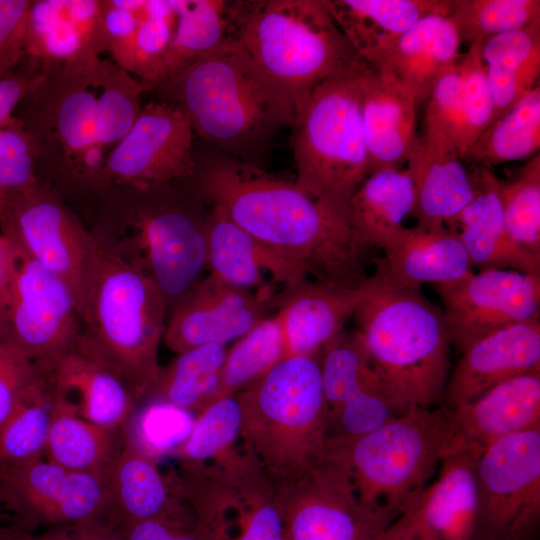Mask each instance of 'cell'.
<instances>
[{
  "label": "cell",
  "instance_id": "cell-49",
  "mask_svg": "<svg viewBox=\"0 0 540 540\" xmlns=\"http://www.w3.org/2000/svg\"><path fill=\"white\" fill-rule=\"evenodd\" d=\"M506 227L523 248L540 257V155L530 158L511 182H501Z\"/></svg>",
  "mask_w": 540,
  "mask_h": 540
},
{
  "label": "cell",
  "instance_id": "cell-62",
  "mask_svg": "<svg viewBox=\"0 0 540 540\" xmlns=\"http://www.w3.org/2000/svg\"><path fill=\"white\" fill-rule=\"evenodd\" d=\"M538 540V539H537Z\"/></svg>",
  "mask_w": 540,
  "mask_h": 540
},
{
  "label": "cell",
  "instance_id": "cell-6",
  "mask_svg": "<svg viewBox=\"0 0 540 540\" xmlns=\"http://www.w3.org/2000/svg\"><path fill=\"white\" fill-rule=\"evenodd\" d=\"M236 398L241 446L274 487L324 456L330 439L320 354L284 357Z\"/></svg>",
  "mask_w": 540,
  "mask_h": 540
},
{
  "label": "cell",
  "instance_id": "cell-40",
  "mask_svg": "<svg viewBox=\"0 0 540 540\" xmlns=\"http://www.w3.org/2000/svg\"><path fill=\"white\" fill-rule=\"evenodd\" d=\"M540 149V85L492 122L470 146L463 161L493 165L532 158Z\"/></svg>",
  "mask_w": 540,
  "mask_h": 540
},
{
  "label": "cell",
  "instance_id": "cell-41",
  "mask_svg": "<svg viewBox=\"0 0 540 540\" xmlns=\"http://www.w3.org/2000/svg\"><path fill=\"white\" fill-rule=\"evenodd\" d=\"M227 353L211 343L177 354L161 367L144 400H157L197 414L214 389Z\"/></svg>",
  "mask_w": 540,
  "mask_h": 540
},
{
  "label": "cell",
  "instance_id": "cell-12",
  "mask_svg": "<svg viewBox=\"0 0 540 540\" xmlns=\"http://www.w3.org/2000/svg\"><path fill=\"white\" fill-rule=\"evenodd\" d=\"M7 241L8 261L0 286V342L46 373L80 335L79 307L58 277Z\"/></svg>",
  "mask_w": 540,
  "mask_h": 540
},
{
  "label": "cell",
  "instance_id": "cell-13",
  "mask_svg": "<svg viewBox=\"0 0 540 540\" xmlns=\"http://www.w3.org/2000/svg\"><path fill=\"white\" fill-rule=\"evenodd\" d=\"M275 490L287 540H376L397 518L361 502L333 440L316 464Z\"/></svg>",
  "mask_w": 540,
  "mask_h": 540
},
{
  "label": "cell",
  "instance_id": "cell-45",
  "mask_svg": "<svg viewBox=\"0 0 540 540\" xmlns=\"http://www.w3.org/2000/svg\"><path fill=\"white\" fill-rule=\"evenodd\" d=\"M140 81L114 61L101 59L96 73V133L110 150L130 131L141 112Z\"/></svg>",
  "mask_w": 540,
  "mask_h": 540
},
{
  "label": "cell",
  "instance_id": "cell-27",
  "mask_svg": "<svg viewBox=\"0 0 540 540\" xmlns=\"http://www.w3.org/2000/svg\"><path fill=\"white\" fill-rule=\"evenodd\" d=\"M372 277L382 285L420 288L451 282L473 272L458 235L446 226L402 227L382 248Z\"/></svg>",
  "mask_w": 540,
  "mask_h": 540
},
{
  "label": "cell",
  "instance_id": "cell-61",
  "mask_svg": "<svg viewBox=\"0 0 540 540\" xmlns=\"http://www.w3.org/2000/svg\"><path fill=\"white\" fill-rule=\"evenodd\" d=\"M2 505V494H1V487H0V507Z\"/></svg>",
  "mask_w": 540,
  "mask_h": 540
},
{
  "label": "cell",
  "instance_id": "cell-18",
  "mask_svg": "<svg viewBox=\"0 0 540 540\" xmlns=\"http://www.w3.org/2000/svg\"><path fill=\"white\" fill-rule=\"evenodd\" d=\"M193 138L177 108L161 101L144 104L130 131L107 156L109 182L142 188L187 180L196 167Z\"/></svg>",
  "mask_w": 540,
  "mask_h": 540
},
{
  "label": "cell",
  "instance_id": "cell-9",
  "mask_svg": "<svg viewBox=\"0 0 540 540\" xmlns=\"http://www.w3.org/2000/svg\"><path fill=\"white\" fill-rule=\"evenodd\" d=\"M359 60L317 86L292 124L294 181L314 199L348 217L351 196L370 174L360 103Z\"/></svg>",
  "mask_w": 540,
  "mask_h": 540
},
{
  "label": "cell",
  "instance_id": "cell-26",
  "mask_svg": "<svg viewBox=\"0 0 540 540\" xmlns=\"http://www.w3.org/2000/svg\"><path fill=\"white\" fill-rule=\"evenodd\" d=\"M371 277L355 287L305 280L286 289L278 305L285 357L320 354L344 331L357 305L373 289Z\"/></svg>",
  "mask_w": 540,
  "mask_h": 540
},
{
  "label": "cell",
  "instance_id": "cell-34",
  "mask_svg": "<svg viewBox=\"0 0 540 540\" xmlns=\"http://www.w3.org/2000/svg\"><path fill=\"white\" fill-rule=\"evenodd\" d=\"M462 161L451 147L420 137L406 167L418 226H447L471 201L473 182Z\"/></svg>",
  "mask_w": 540,
  "mask_h": 540
},
{
  "label": "cell",
  "instance_id": "cell-52",
  "mask_svg": "<svg viewBox=\"0 0 540 540\" xmlns=\"http://www.w3.org/2000/svg\"><path fill=\"white\" fill-rule=\"evenodd\" d=\"M32 0H0V78L25 57L24 36Z\"/></svg>",
  "mask_w": 540,
  "mask_h": 540
},
{
  "label": "cell",
  "instance_id": "cell-4",
  "mask_svg": "<svg viewBox=\"0 0 540 540\" xmlns=\"http://www.w3.org/2000/svg\"><path fill=\"white\" fill-rule=\"evenodd\" d=\"M101 58L41 63L40 74L13 115L31 137L37 177L63 194L89 196L99 205L113 188L109 151L96 133V73Z\"/></svg>",
  "mask_w": 540,
  "mask_h": 540
},
{
  "label": "cell",
  "instance_id": "cell-60",
  "mask_svg": "<svg viewBox=\"0 0 540 540\" xmlns=\"http://www.w3.org/2000/svg\"><path fill=\"white\" fill-rule=\"evenodd\" d=\"M6 199H4L3 197H0V213L2 211V208H3V205H4V202H5Z\"/></svg>",
  "mask_w": 540,
  "mask_h": 540
},
{
  "label": "cell",
  "instance_id": "cell-50",
  "mask_svg": "<svg viewBox=\"0 0 540 540\" xmlns=\"http://www.w3.org/2000/svg\"><path fill=\"white\" fill-rule=\"evenodd\" d=\"M39 181L31 137L23 123L12 115L0 127V197L6 199Z\"/></svg>",
  "mask_w": 540,
  "mask_h": 540
},
{
  "label": "cell",
  "instance_id": "cell-36",
  "mask_svg": "<svg viewBox=\"0 0 540 540\" xmlns=\"http://www.w3.org/2000/svg\"><path fill=\"white\" fill-rule=\"evenodd\" d=\"M414 200L407 169L386 168L369 174L348 204L350 230L359 253L382 249L403 227L404 219L412 213Z\"/></svg>",
  "mask_w": 540,
  "mask_h": 540
},
{
  "label": "cell",
  "instance_id": "cell-5",
  "mask_svg": "<svg viewBox=\"0 0 540 540\" xmlns=\"http://www.w3.org/2000/svg\"><path fill=\"white\" fill-rule=\"evenodd\" d=\"M374 281L357 305L354 333L391 397L405 410L443 403L451 339L442 309L420 288Z\"/></svg>",
  "mask_w": 540,
  "mask_h": 540
},
{
  "label": "cell",
  "instance_id": "cell-51",
  "mask_svg": "<svg viewBox=\"0 0 540 540\" xmlns=\"http://www.w3.org/2000/svg\"><path fill=\"white\" fill-rule=\"evenodd\" d=\"M148 0H100L99 34L103 52L128 39L147 14Z\"/></svg>",
  "mask_w": 540,
  "mask_h": 540
},
{
  "label": "cell",
  "instance_id": "cell-10",
  "mask_svg": "<svg viewBox=\"0 0 540 540\" xmlns=\"http://www.w3.org/2000/svg\"><path fill=\"white\" fill-rule=\"evenodd\" d=\"M450 440L448 408L441 405L411 407L370 432L333 441L361 502L398 517L429 484Z\"/></svg>",
  "mask_w": 540,
  "mask_h": 540
},
{
  "label": "cell",
  "instance_id": "cell-39",
  "mask_svg": "<svg viewBox=\"0 0 540 540\" xmlns=\"http://www.w3.org/2000/svg\"><path fill=\"white\" fill-rule=\"evenodd\" d=\"M124 445L123 432L89 423L53 402L44 458L66 469L106 476Z\"/></svg>",
  "mask_w": 540,
  "mask_h": 540
},
{
  "label": "cell",
  "instance_id": "cell-57",
  "mask_svg": "<svg viewBox=\"0 0 540 540\" xmlns=\"http://www.w3.org/2000/svg\"><path fill=\"white\" fill-rule=\"evenodd\" d=\"M414 502L376 540H417L418 533L413 509Z\"/></svg>",
  "mask_w": 540,
  "mask_h": 540
},
{
  "label": "cell",
  "instance_id": "cell-8",
  "mask_svg": "<svg viewBox=\"0 0 540 540\" xmlns=\"http://www.w3.org/2000/svg\"><path fill=\"white\" fill-rule=\"evenodd\" d=\"M235 40L295 101L361 60L324 0L240 1Z\"/></svg>",
  "mask_w": 540,
  "mask_h": 540
},
{
  "label": "cell",
  "instance_id": "cell-23",
  "mask_svg": "<svg viewBox=\"0 0 540 540\" xmlns=\"http://www.w3.org/2000/svg\"><path fill=\"white\" fill-rule=\"evenodd\" d=\"M483 449L450 440L437 478L414 502L418 540H473L477 518L476 466Z\"/></svg>",
  "mask_w": 540,
  "mask_h": 540
},
{
  "label": "cell",
  "instance_id": "cell-44",
  "mask_svg": "<svg viewBox=\"0 0 540 540\" xmlns=\"http://www.w3.org/2000/svg\"><path fill=\"white\" fill-rule=\"evenodd\" d=\"M240 423L236 396L216 400L196 414L187 439L171 456L182 470H195L222 461L242 448Z\"/></svg>",
  "mask_w": 540,
  "mask_h": 540
},
{
  "label": "cell",
  "instance_id": "cell-3",
  "mask_svg": "<svg viewBox=\"0 0 540 540\" xmlns=\"http://www.w3.org/2000/svg\"><path fill=\"white\" fill-rule=\"evenodd\" d=\"M94 234L157 286L168 314L207 268L210 207L183 184L113 187Z\"/></svg>",
  "mask_w": 540,
  "mask_h": 540
},
{
  "label": "cell",
  "instance_id": "cell-55",
  "mask_svg": "<svg viewBox=\"0 0 540 540\" xmlns=\"http://www.w3.org/2000/svg\"><path fill=\"white\" fill-rule=\"evenodd\" d=\"M42 375L43 372L25 357L0 370V430L27 388Z\"/></svg>",
  "mask_w": 540,
  "mask_h": 540
},
{
  "label": "cell",
  "instance_id": "cell-43",
  "mask_svg": "<svg viewBox=\"0 0 540 540\" xmlns=\"http://www.w3.org/2000/svg\"><path fill=\"white\" fill-rule=\"evenodd\" d=\"M53 414V397L45 374L24 392L0 430V470L44 458Z\"/></svg>",
  "mask_w": 540,
  "mask_h": 540
},
{
  "label": "cell",
  "instance_id": "cell-24",
  "mask_svg": "<svg viewBox=\"0 0 540 540\" xmlns=\"http://www.w3.org/2000/svg\"><path fill=\"white\" fill-rule=\"evenodd\" d=\"M449 375L443 404L455 408L513 377L540 371V319L507 326L472 343Z\"/></svg>",
  "mask_w": 540,
  "mask_h": 540
},
{
  "label": "cell",
  "instance_id": "cell-59",
  "mask_svg": "<svg viewBox=\"0 0 540 540\" xmlns=\"http://www.w3.org/2000/svg\"><path fill=\"white\" fill-rule=\"evenodd\" d=\"M0 540H17L14 527L9 529L0 528Z\"/></svg>",
  "mask_w": 540,
  "mask_h": 540
},
{
  "label": "cell",
  "instance_id": "cell-16",
  "mask_svg": "<svg viewBox=\"0 0 540 540\" xmlns=\"http://www.w3.org/2000/svg\"><path fill=\"white\" fill-rule=\"evenodd\" d=\"M107 477L66 469L45 458L0 470L2 504L16 528L33 532L79 522L112 520Z\"/></svg>",
  "mask_w": 540,
  "mask_h": 540
},
{
  "label": "cell",
  "instance_id": "cell-37",
  "mask_svg": "<svg viewBox=\"0 0 540 540\" xmlns=\"http://www.w3.org/2000/svg\"><path fill=\"white\" fill-rule=\"evenodd\" d=\"M177 23L169 48L153 78L150 92L199 57L235 40L239 1L171 0Z\"/></svg>",
  "mask_w": 540,
  "mask_h": 540
},
{
  "label": "cell",
  "instance_id": "cell-54",
  "mask_svg": "<svg viewBox=\"0 0 540 540\" xmlns=\"http://www.w3.org/2000/svg\"><path fill=\"white\" fill-rule=\"evenodd\" d=\"M14 529L17 540H124L119 525L107 519L49 527L37 534Z\"/></svg>",
  "mask_w": 540,
  "mask_h": 540
},
{
  "label": "cell",
  "instance_id": "cell-7",
  "mask_svg": "<svg viewBox=\"0 0 540 540\" xmlns=\"http://www.w3.org/2000/svg\"><path fill=\"white\" fill-rule=\"evenodd\" d=\"M93 233V231H92ZM81 333L144 399L161 366L167 308L154 282L93 233Z\"/></svg>",
  "mask_w": 540,
  "mask_h": 540
},
{
  "label": "cell",
  "instance_id": "cell-32",
  "mask_svg": "<svg viewBox=\"0 0 540 540\" xmlns=\"http://www.w3.org/2000/svg\"><path fill=\"white\" fill-rule=\"evenodd\" d=\"M100 0H32L24 36L25 56L68 63L103 53Z\"/></svg>",
  "mask_w": 540,
  "mask_h": 540
},
{
  "label": "cell",
  "instance_id": "cell-47",
  "mask_svg": "<svg viewBox=\"0 0 540 540\" xmlns=\"http://www.w3.org/2000/svg\"><path fill=\"white\" fill-rule=\"evenodd\" d=\"M192 414L166 402L144 400L123 429L124 442L154 461L171 456L187 439Z\"/></svg>",
  "mask_w": 540,
  "mask_h": 540
},
{
  "label": "cell",
  "instance_id": "cell-1",
  "mask_svg": "<svg viewBox=\"0 0 540 540\" xmlns=\"http://www.w3.org/2000/svg\"><path fill=\"white\" fill-rule=\"evenodd\" d=\"M209 207L299 266L314 281L363 284L362 255L349 219L284 180L231 157L200 164L181 182Z\"/></svg>",
  "mask_w": 540,
  "mask_h": 540
},
{
  "label": "cell",
  "instance_id": "cell-2",
  "mask_svg": "<svg viewBox=\"0 0 540 540\" xmlns=\"http://www.w3.org/2000/svg\"><path fill=\"white\" fill-rule=\"evenodd\" d=\"M150 92L181 111L194 134L228 157L256 166L296 114L294 99L236 40L192 61Z\"/></svg>",
  "mask_w": 540,
  "mask_h": 540
},
{
  "label": "cell",
  "instance_id": "cell-48",
  "mask_svg": "<svg viewBox=\"0 0 540 540\" xmlns=\"http://www.w3.org/2000/svg\"><path fill=\"white\" fill-rule=\"evenodd\" d=\"M449 18L470 44L540 21L539 0H451Z\"/></svg>",
  "mask_w": 540,
  "mask_h": 540
},
{
  "label": "cell",
  "instance_id": "cell-38",
  "mask_svg": "<svg viewBox=\"0 0 540 540\" xmlns=\"http://www.w3.org/2000/svg\"><path fill=\"white\" fill-rule=\"evenodd\" d=\"M481 56L492 102L490 125L539 84L540 21L485 40Z\"/></svg>",
  "mask_w": 540,
  "mask_h": 540
},
{
  "label": "cell",
  "instance_id": "cell-56",
  "mask_svg": "<svg viewBox=\"0 0 540 540\" xmlns=\"http://www.w3.org/2000/svg\"><path fill=\"white\" fill-rule=\"evenodd\" d=\"M0 78V127L13 115L19 102L29 93L40 74V64L27 57ZM21 63V62H20Z\"/></svg>",
  "mask_w": 540,
  "mask_h": 540
},
{
  "label": "cell",
  "instance_id": "cell-15",
  "mask_svg": "<svg viewBox=\"0 0 540 540\" xmlns=\"http://www.w3.org/2000/svg\"><path fill=\"white\" fill-rule=\"evenodd\" d=\"M0 229V235L70 289L80 314L95 237L64 198L39 181L34 187L6 198L0 213Z\"/></svg>",
  "mask_w": 540,
  "mask_h": 540
},
{
  "label": "cell",
  "instance_id": "cell-58",
  "mask_svg": "<svg viewBox=\"0 0 540 540\" xmlns=\"http://www.w3.org/2000/svg\"><path fill=\"white\" fill-rule=\"evenodd\" d=\"M8 254H9V243L5 237L0 235V286L5 276L7 261H8Z\"/></svg>",
  "mask_w": 540,
  "mask_h": 540
},
{
  "label": "cell",
  "instance_id": "cell-29",
  "mask_svg": "<svg viewBox=\"0 0 540 540\" xmlns=\"http://www.w3.org/2000/svg\"><path fill=\"white\" fill-rule=\"evenodd\" d=\"M360 103L370 174L386 168L401 169L420 139L416 100L366 63L360 76Z\"/></svg>",
  "mask_w": 540,
  "mask_h": 540
},
{
  "label": "cell",
  "instance_id": "cell-21",
  "mask_svg": "<svg viewBox=\"0 0 540 540\" xmlns=\"http://www.w3.org/2000/svg\"><path fill=\"white\" fill-rule=\"evenodd\" d=\"M44 374L55 405L112 431L123 432L140 404L120 372L82 333Z\"/></svg>",
  "mask_w": 540,
  "mask_h": 540
},
{
  "label": "cell",
  "instance_id": "cell-31",
  "mask_svg": "<svg viewBox=\"0 0 540 540\" xmlns=\"http://www.w3.org/2000/svg\"><path fill=\"white\" fill-rule=\"evenodd\" d=\"M207 268L218 280L251 291L265 288L264 272L286 289L309 279L299 266L245 232L215 207H210L208 222Z\"/></svg>",
  "mask_w": 540,
  "mask_h": 540
},
{
  "label": "cell",
  "instance_id": "cell-20",
  "mask_svg": "<svg viewBox=\"0 0 540 540\" xmlns=\"http://www.w3.org/2000/svg\"><path fill=\"white\" fill-rule=\"evenodd\" d=\"M271 302L267 287L244 290L208 274L170 311L163 342L176 354L211 343L226 345L267 317Z\"/></svg>",
  "mask_w": 540,
  "mask_h": 540
},
{
  "label": "cell",
  "instance_id": "cell-30",
  "mask_svg": "<svg viewBox=\"0 0 540 540\" xmlns=\"http://www.w3.org/2000/svg\"><path fill=\"white\" fill-rule=\"evenodd\" d=\"M460 44L449 16L432 13L412 25L375 68L386 81L421 104L461 56Z\"/></svg>",
  "mask_w": 540,
  "mask_h": 540
},
{
  "label": "cell",
  "instance_id": "cell-28",
  "mask_svg": "<svg viewBox=\"0 0 540 540\" xmlns=\"http://www.w3.org/2000/svg\"><path fill=\"white\" fill-rule=\"evenodd\" d=\"M448 416L451 440L482 449L500 438L540 427V371L503 381L448 408Z\"/></svg>",
  "mask_w": 540,
  "mask_h": 540
},
{
  "label": "cell",
  "instance_id": "cell-35",
  "mask_svg": "<svg viewBox=\"0 0 540 540\" xmlns=\"http://www.w3.org/2000/svg\"><path fill=\"white\" fill-rule=\"evenodd\" d=\"M106 481L111 516L118 525L167 517L185 505L172 472L164 475L156 461L125 442Z\"/></svg>",
  "mask_w": 540,
  "mask_h": 540
},
{
  "label": "cell",
  "instance_id": "cell-14",
  "mask_svg": "<svg viewBox=\"0 0 540 540\" xmlns=\"http://www.w3.org/2000/svg\"><path fill=\"white\" fill-rule=\"evenodd\" d=\"M473 540H537L540 523V427L500 438L477 460Z\"/></svg>",
  "mask_w": 540,
  "mask_h": 540
},
{
  "label": "cell",
  "instance_id": "cell-33",
  "mask_svg": "<svg viewBox=\"0 0 540 540\" xmlns=\"http://www.w3.org/2000/svg\"><path fill=\"white\" fill-rule=\"evenodd\" d=\"M354 51L376 67L418 20L449 14L451 0H324Z\"/></svg>",
  "mask_w": 540,
  "mask_h": 540
},
{
  "label": "cell",
  "instance_id": "cell-19",
  "mask_svg": "<svg viewBox=\"0 0 540 540\" xmlns=\"http://www.w3.org/2000/svg\"><path fill=\"white\" fill-rule=\"evenodd\" d=\"M320 365L330 440H351L406 411L387 391L354 332L342 331L326 344Z\"/></svg>",
  "mask_w": 540,
  "mask_h": 540
},
{
  "label": "cell",
  "instance_id": "cell-22",
  "mask_svg": "<svg viewBox=\"0 0 540 540\" xmlns=\"http://www.w3.org/2000/svg\"><path fill=\"white\" fill-rule=\"evenodd\" d=\"M481 47L482 42L470 44L438 79L426 101L420 137L451 147L461 159L492 116Z\"/></svg>",
  "mask_w": 540,
  "mask_h": 540
},
{
  "label": "cell",
  "instance_id": "cell-53",
  "mask_svg": "<svg viewBox=\"0 0 540 540\" xmlns=\"http://www.w3.org/2000/svg\"><path fill=\"white\" fill-rule=\"evenodd\" d=\"M119 528L124 540H204L186 503L170 516L125 522Z\"/></svg>",
  "mask_w": 540,
  "mask_h": 540
},
{
  "label": "cell",
  "instance_id": "cell-25",
  "mask_svg": "<svg viewBox=\"0 0 540 540\" xmlns=\"http://www.w3.org/2000/svg\"><path fill=\"white\" fill-rule=\"evenodd\" d=\"M474 195L446 227L463 243L473 267L504 269L540 275V257L510 235L503 214L501 180L491 168L473 164Z\"/></svg>",
  "mask_w": 540,
  "mask_h": 540
},
{
  "label": "cell",
  "instance_id": "cell-17",
  "mask_svg": "<svg viewBox=\"0 0 540 540\" xmlns=\"http://www.w3.org/2000/svg\"><path fill=\"white\" fill-rule=\"evenodd\" d=\"M432 287L441 299L451 344L460 353L492 332L539 318L540 275L486 269Z\"/></svg>",
  "mask_w": 540,
  "mask_h": 540
},
{
  "label": "cell",
  "instance_id": "cell-46",
  "mask_svg": "<svg viewBox=\"0 0 540 540\" xmlns=\"http://www.w3.org/2000/svg\"><path fill=\"white\" fill-rule=\"evenodd\" d=\"M176 23L171 0H148L145 18L128 39L109 51L111 60L138 79L144 88L169 48Z\"/></svg>",
  "mask_w": 540,
  "mask_h": 540
},
{
  "label": "cell",
  "instance_id": "cell-11",
  "mask_svg": "<svg viewBox=\"0 0 540 540\" xmlns=\"http://www.w3.org/2000/svg\"><path fill=\"white\" fill-rule=\"evenodd\" d=\"M173 475L204 540H287L275 487L243 448Z\"/></svg>",
  "mask_w": 540,
  "mask_h": 540
},
{
  "label": "cell",
  "instance_id": "cell-42",
  "mask_svg": "<svg viewBox=\"0 0 540 540\" xmlns=\"http://www.w3.org/2000/svg\"><path fill=\"white\" fill-rule=\"evenodd\" d=\"M284 357L279 320L276 314L267 316L227 350L217 383L202 409L216 400L236 396Z\"/></svg>",
  "mask_w": 540,
  "mask_h": 540
},
{
  "label": "cell",
  "instance_id": "cell-63",
  "mask_svg": "<svg viewBox=\"0 0 540 540\" xmlns=\"http://www.w3.org/2000/svg\"><path fill=\"white\" fill-rule=\"evenodd\" d=\"M418 540V539H417Z\"/></svg>",
  "mask_w": 540,
  "mask_h": 540
}]
</instances>
